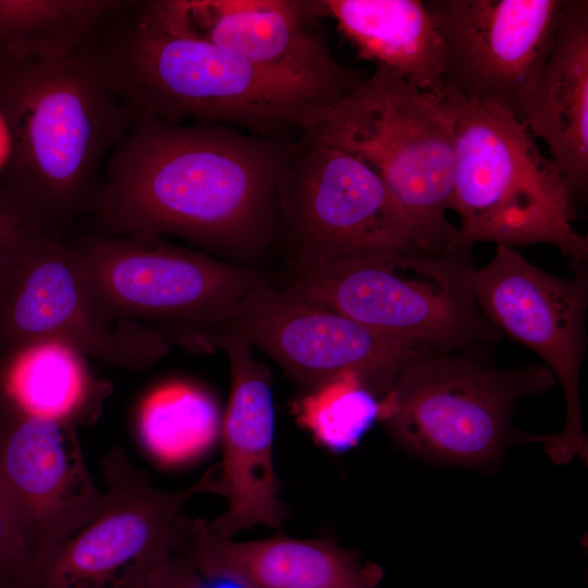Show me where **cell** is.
I'll return each instance as SVG.
<instances>
[{
    "mask_svg": "<svg viewBox=\"0 0 588 588\" xmlns=\"http://www.w3.org/2000/svg\"><path fill=\"white\" fill-rule=\"evenodd\" d=\"M151 588H191L188 565L182 553H176Z\"/></svg>",
    "mask_w": 588,
    "mask_h": 588,
    "instance_id": "cell-28",
    "label": "cell"
},
{
    "mask_svg": "<svg viewBox=\"0 0 588 588\" xmlns=\"http://www.w3.org/2000/svg\"><path fill=\"white\" fill-rule=\"evenodd\" d=\"M186 562L189 571L191 588H257L235 576L217 573H199L193 568L187 560Z\"/></svg>",
    "mask_w": 588,
    "mask_h": 588,
    "instance_id": "cell-27",
    "label": "cell"
},
{
    "mask_svg": "<svg viewBox=\"0 0 588 588\" xmlns=\"http://www.w3.org/2000/svg\"><path fill=\"white\" fill-rule=\"evenodd\" d=\"M72 259L101 314L164 334L207 335L267 282L258 272L148 234H66ZM185 338V339H186Z\"/></svg>",
    "mask_w": 588,
    "mask_h": 588,
    "instance_id": "cell-8",
    "label": "cell"
},
{
    "mask_svg": "<svg viewBox=\"0 0 588 588\" xmlns=\"http://www.w3.org/2000/svg\"><path fill=\"white\" fill-rule=\"evenodd\" d=\"M425 3L443 42L444 96L493 103L523 122L552 50L565 0Z\"/></svg>",
    "mask_w": 588,
    "mask_h": 588,
    "instance_id": "cell-13",
    "label": "cell"
},
{
    "mask_svg": "<svg viewBox=\"0 0 588 588\" xmlns=\"http://www.w3.org/2000/svg\"><path fill=\"white\" fill-rule=\"evenodd\" d=\"M199 573L238 577L257 588H378L381 571L332 540L275 535L237 542L217 536L193 518L181 552Z\"/></svg>",
    "mask_w": 588,
    "mask_h": 588,
    "instance_id": "cell-18",
    "label": "cell"
},
{
    "mask_svg": "<svg viewBox=\"0 0 588 588\" xmlns=\"http://www.w3.org/2000/svg\"><path fill=\"white\" fill-rule=\"evenodd\" d=\"M3 356L7 400L19 409L75 428L91 426L112 393L111 383L96 378L86 359L59 342H41Z\"/></svg>",
    "mask_w": 588,
    "mask_h": 588,
    "instance_id": "cell-21",
    "label": "cell"
},
{
    "mask_svg": "<svg viewBox=\"0 0 588 588\" xmlns=\"http://www.w3.org/2000/svg\"><path fill=\"white\" fill-rule=\"evenodd\" d=\"M297 140L340 148L371 167L407 213L426 253L464 248L446 217L453 198L454 135L440 99L376 65L299 132Z\"/></svg>",
    "mask_w": 588,
    "mask_h": 588,
    "instance_id": "cell-5",
    "label": "cell"
},
{
    "mask_svg": "<svg viewBox=\"0 0 588 588\" xmlns=\"http://www.w3.org/2000/svg\"><path fill=\"white\" fill-rule=\"evenodd\" d=\"M524 125L546 144L574 199L588 187V1L565 0Z\"/></svg>",
    "mask_w": 588,
    "mask_h": 588,
    "instance_id": "cell-19",
    "label": "cell"
},
{
    "mask_svg": "<svg viewBox=\"0 0 588 588\" xmlns=\"http://www.w3.org/2000/svg\"><path fill=\"white\" fill-rule=\"evenodd\" d=\"M106 500L78 531L34 556L32 588H151L187 543L192 497L220 494L219 465L192 486L164 491L122 448L101 460Z\"/></svg>",
    "mask_w": 588,
    "mask_h": 588,
    "instance_id": "cell-9",
    "label": "cell"
},
{
    "mask_svg": "<svg viewBox=\"0 0 588 588\" xmlns=\"http://www.w3.org/2000/svg\"><path fill=\"white\" fill-rule=\"evenodd\" d=\"M221 331L264 351L306 392L355 375L385 394L408 364L432 354L267 282L244 298Z\"/></svg>",
    "mask_w": 588,
    "mask_h": 588,
    "instance_id": "cell-14",
    "label": "cell"
},
{
    "mask_svg": "<svg viewBox=\"0 0 588 588\" xmlns=\"http://www.w3.org/2000/svg\"><path fill=\"white\" fill-rule=\"evenodd\" d=\"M66 234L46 241L0 289V355L59 342L108 367L149 369L169 353L168 338L101 314L72 259Z\"/></svg>",
    "mask_w": 588,
    "mask_h": 588,
    "instance_id": "cell-12",
    "label": "cell"
},
{
    "mask_svg": "<svg viewBox=\"0 0 588 588\" xmlns=\"http://www.w3.org/2000/svg\"><path fill=\"white\" fill-rule=\"evenodd\" d=\"M33 556L0 500V588H32Z\"/></svg>",
    "mask_w": 588,
    "mask_h": 588,
    "instance_id": "cell-26",
    "label": "cell"
},
{
    "mask_svg": "<svg viewBox=\"0 0 588 588\" xmlns=\"http://www.w3.org/2000/svg\"><path fill=\"white\" fill-rule=\"evenodd\" d=\"M176 33L216 45L272 74L343 97L365 77L340 63L313 27V0H142Z\"/></svg>",
    "mask_w": 588,
    "mask_h": 588,
    "instance_id": "cell-16",
    "label": "cell"
},
{
    "mask_svg": "<svg viewBox=\"0 0 588 588\" xmlns=\"http://www.w3.org/2000/svg\"><path fill=\"white\" fill-rule=\"evenodd\" d=\"M380 401L357 376L343 375L295 403L296 421L330 452H346L380 419Z\"/></svg>",
    "mask_w": 588,
    "mask_h": 588,
    "instance_id": "cell-24",
    "label": "cell"
},
{
    "mask_svg": "<svg viewBox=\"0 0 588 588\" xmlns=\"http://www.w3.org/2000/svg\"><path fill=\"white\" fill-rule=\"evenodd\" d=\"M12 154V140L7 121L0 110V172H5Z\"/></svg>",
    "mask_w": 588,
    "mask_h": 588,
    "instance_id": "cell-29",
    "label": "cell"
},
{
    "mask_svg": "<svg viewBox=\"0 0 588 588\" xmlns=\"http://www.w3.org/2000/svg\"><path fill=\"white\" fill-rule=\"evenodd\" d=\"M90 47L108 84L136 118L286 136L313 125L341 98L171 30L138 1H124Z\"/></svg>",
    "mask_w": 588,
    "mask_h": 588,
    "instance_id": "cell-2",
    "label": "cell"
},
{
    "mask_svg": "<svg viewBox=\"0 0 588 588\" xmlns=\"http://www.w3.org/2000/svg\"><path fill=\"white\" fill-rule=\"evenodd\" d=\"M365 60L383 66L436 99L444 96V50L420 0H313Z\"/></svg>",
    "mask_w": 588,
    "mask_h": 588,
    "instance_id": "cell-20",
    "label": "cell"
},
{
    "mask_svg": "<svg viewBox=\"0 0 588 588\" xmlns=\"http://www.w3.org/2000/svg\"><path fill=\"white\" fill-rule=\"evenodd\" d=\"M454 135L452 208L462 247L547 244L573 264L588 260L574 225V197L552 160L513 114L444 96Z\"/></svg>",
    "mask_w": 588,
    "mask_h": 588,
    "instance_id": "cell-4",
    "label": "cell"
},
{
    "mask_svg": "<svg viewBox=\"0 0 588 588\" xmlns=\"http://www.w3.org/2000/svg\"><path fill=\"white\" fill-rule=\"evenodd\" d=\"M470 249L384 254L304 268L289 291L429 352L479 356L502 335L476 304Z\"/></svg>",
    "mask_w": 588,
    "mask_h": 588,
    "instance_id": "cell-6",
    "label": "cell"
},
{
    "mask_svg": "<svg viewBox=\"0 0 588 588\" xmlns=\"http://www.w3.org/2000/svg\"><path fill=\"white\" fill-rule=\"evenodd\" d=\"M2 366H3V356L0 355V417L5 407V396H4L3 383H2Z\"/></svg>",
    "mask_w": 588,
    "mask_h": 588,
    "instance_id": "cell-30",
    "label": "cell"
},
{
    "mask_svg": "<svg viewBox=\"0 0 588 588\" xmlns=\"http://www.w3.org/2000/svg\"><path fill=\"white\" fill-rule=\"evenodd\" d=\"M224 350L231 367V390L222 419L223 457L219 464L220 495L226 510L208 522L219 537L257 525L280 527L285 517L273 464L274 406L271 376L241 336L221 331L210 341Z\"/></svg>",
    "mask_w": 588,
    "mask_h": 588,
    "instance_id": "cell-17",
    "label": "cell"
},
{
    "mask_svg": "<svg viewBox=\"0 0 588 588\" xmlns=\"http://www.w3.org/2000/svg\"><path fill=\"white\" fill-rule=\"evenodd\" d=\"M295 145L137 117L106 161L87 233L173 236L209 255L256 258L277 235L279 180Z\"/></svg>",
    "mask_w": 588,
    "mask_h": 588,
    "instance_id": "cell-1",
    "label": "cell"
},
{
    "mask_svg": "<svg viewBox=\"0 0 588 588\" xmlns=\"http://www.w3.org/2000/svg\"><path fill=\"white\" fill-rule=\"evenodd\" d=\"M0 500L34 561L94 519L106 491L88 471L75 427L23 412L5 397Z\"/></svg>",
    "mask_w": 588,
    "mask_h": 588,
    "instance_id": "cell-15",
    "label": "cell"
},
{
    "mask_svg": "<svg viewBox=\"0 0 588 588\" xmlns=\"http://www.w3.org/2000/svg\"><path fill=\"white\" fill-rule=\"evenodd\" d=\"M556 379L543 364L498 368L469 353H432L408 364L380 401L389 436L442 466L499 469L515 404Z\"/></svg>",
    "mask_w": 588,
    "mask_h": 588,
    "instance_id": "cell-7",
    "label": "cell"
},
{
    "mask_svg": "<svg viewBox=\"0 0 588 588\" xmlns=\"http://www.w3.org/2000/svg\"><path fill=\"white\" fill-rule=\"evenodd\" d=\"M0 110L12 140L4 184L73 231L136 114L108 84L90 42L51 59L0 53Z\"/></svg>",
    "mask_w": 588,
    "mask_h": 588,
    "instance_id": "cell-3",
    "label": "cell"
},
{
    "mask_svg": "<svg viewBox=\"0 0 588 588\" xmlns=\"http://www.w3.org/2000/svg\"><path fill=\"white\" fill-rule=\"evenodd\" d=\"M277 205L278 231L301 269L384 254H428L381 176L333 146L296 139Z\"/></svg>",
    "mask_w": 588,
    "mask_h": 588,
    "instance_id": "cell-10",
    "label": "cell"
},
{
    "mask_svg": "<svg viewBox=\"0 0 588 588\" xmlns=\"http://www.w3.org/2000/svg\"><path fill=\"white\" fill-rule=\"evenodd\" d=\"M217 402L183 382L164 384L143 402L138 433L147 452L164 465H181L205 454L221 433Z\"/></svg>",
    "mask_w": 588,
    "mask_h": 588,
    "instance_id": "cell-23",
    "label": "cell"
},
{
    "mask_svg": "<svg viewBox=\"0 0 588 588\" xmlns=\"http://www.w3.org/2000/svg\"><path fill=\"white\" fill-rule=\"evenodd\" d=\"M471 287L486 320L537 354L560 382L566 406L563 429L554 436L526 434L540 442L558 465L588 460L579 401V377L586 358L588 274L554 275L516 249L498 246L492 259L475 268Z\"/></svg>",
    "mask_w": 588,
    "mask_h": 588,
    "instance_id": "cell-11",
    "label": "cell"
},
{
    "mask_svg": "<svg viewBox=\"0 0 588 588\" xmlns=\"http://www.w3.org/2000/svg\"><path fill=\"white\" fill-rule=\"evenodd\" d=\"M123 0H0V53L51 59L93 40Z\"/></svg>",
    "mask_w": 588,
    "mask_h": 588,
    "instance_id": "cell-22",
    "label": "cell"
},
{
    "mask_svg": "<svg viewBox=\"0 0 588 588\" xmlns=\"http://www.w3.org/2000/svg\"><path fill=\"white\" fill-rule=\"evenodd\" d=\"M68 233L13 187L0 184V289L46 241Z\"/></svg>",
    "mask_w": 588,
    "mask_h": 588,
    "instance_id": "cell-25",
    "label": "cell"
}]
</instances>
